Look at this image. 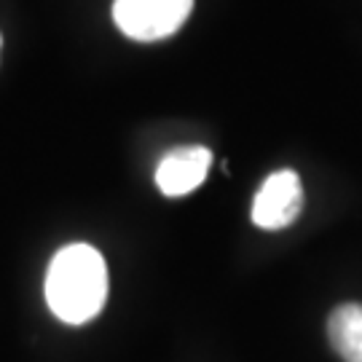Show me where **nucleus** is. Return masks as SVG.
<instances>
[{
  "label": "nucleus",
  "instance_id": "nucleus-5",
  "mask_svg": "<svg viewBox=\"0 0 362 362\" xmlns=\"http://www.w3.org/2000/svg\"><path fill=\"white\" fill-rule=\"evenodd\" d=\"M330 346L344 362H362V303H344L327 317Z\"/></svg>",
  "mask_w": 362,
  "mask_h": 362
},
{
  "label": "nucleus",
  "instance_id": "nucleus-3",
  "mask_svg": "<svg viewBox=\"0 0 362 362\" xmlns=\"http://www.w3.org/2000/svg\"><path fill=\"white\" fill-rule=\"evenodd\" d=\"M303 209V185L293 169L269 175L252 199V223L263 231L287 228Z\"/></svg>",
  "mask_w": 362,
  "mask_h": 362
},
{
  "label": "nucleus",
  "instance_id": "nucleus-2",
  "mask_svg": "<svg viewBox=\"0 0 362 362\" xmlns=\"http://www.w3.org/2000/svg\"><path fill=\"white\" fill-rule=\"evenodd\" d=\"M191 8L194 0H116L113 19L127 38L151 43L175 35Z\"/></svg>",
  "mask_w": 362,
  "mask_h": 362
},
{
  "label": "nucleus",
  "instance_id": "nucleus-4",
  "mask_svg": "<svg viewBox=\"0 0 362 362\" xmlns=\"http://www.w3.org/2000/svg\"><path fill=\"white\" fill-rule=\"evenodd\" d=\"M212 167V151L204 145H182L169 151L156 167V185L164 196H185L196 191Z\"/></svg>",
  "mask_w": 362,
  "mask_h": 362
},
{
  "label": "nucleus",
  "instance_id": "nucleus-1",
  "mask_svg": "<svg viewBox=\"0 0 362 362\" xmlns=\"http://www.w3.org/2000/svg\"><path fill=\"white\" fill-rule=\"evenodd\" d=\"M107 300V266L91 245L57 250L46 272V303L67 325L91 322Z\"/></svg>",
  "mask_w": 362,
  "mask_h": 362
}]
</instances>
